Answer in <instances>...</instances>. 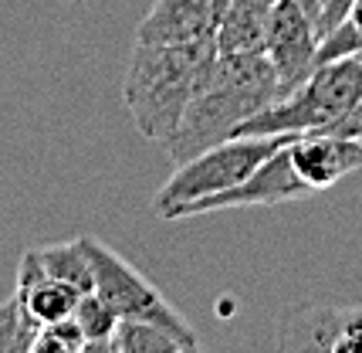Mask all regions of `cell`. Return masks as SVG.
I'll list each match as a JSON object with an SVG mask.
<instances>
[{"mask_svg": "<svg viewBox=\"0 0 362 353\" xmlns=\"http://www.w3.org/2000/svg\"><path fill=\"white\" fill-rule=\"evenodd\" d=\"M217 58V41H132L122 99L139 136L166 150L187 106L210 82Z\"/></svg>", "mask_w": 362, "mask_h": 353, "instance_id": "cell-1", "label": "cell"}, {"mask_svg": "<svg viewBox=\"0 0 362 353\" xmlns=\"http://www.w3.org/2000/svg\"><path fill=\"white\" fill-rule=\"evenodd\" d=\"M281 99V82L264 51H230L217 58V68L176 126L166 153L173 163H187L197 153L237 136L254 113Z\"/></svg>", "mask_w": 362, "mask_h": 353, "instance_id": "cell-2", "label": "cell"}, {"mask_svg": "<svg viewBox=\"0 0 362 353\" xmlns=\"http://www.w3.org/2000/svg\"><path fill=\"white\" fill-rule=\"evenodd\" d=\"M298 133H278V136H230L223 143L210 146L204 153H197L193 160L176 163L170 180L156 191L153 211L163 221H180L183 211L204 197L223 194L244 184L247 176L268 160L274 150L291 143Z\"/></svg>", "mask_w": 362, "mask_h": 353, "instance_id": "cell-3", "label": "cell"}, {"mask_svg": "<svg viewBox=\"0 0 362 353\" xmlns=\"http://www.w3.org/2000/svg\"><path fill=\"white\" fill-rule=\"evenodd\" d=\"M362 102V55H346L318 65L295 92L254 113L237 136H278V133H312L346 116Z\"/></svg>", "mask_w": 362, "mask_h": 353, "instance_id": "cell-4", "label": "cell"}, {"mask_svg": "<svg viewBox=\"0 0 362 353\" xmlns=\"http://www.w3.org/2000/svg\"><path fill=\"white\" fill-rule=\"evenodd\" d=\"M85 255L92 262L95 275V292L119 313V320H146L156 323L159 330H166L170 337H176L183 343V350H197V333L173 306L166 303V296L139 272L132 269L119 252H112L109 245H102L98 238H81Z\"/></svg>", "mask_w": 362, "mask_h": 353, "instance_id": "cell-5", "label": "cell"}, {"mask_svg": "<svg viewBox=\"0 0 362 353\" xmlns=\"http://www.w3.org/2000/svg\"><path fill=\"white\" fill-rule=\"evenodd\" d=\"M318 41H322V34H318L315 17L295 0H278L268 34H264V55L278 72L281 99L288 92H295L301 82L315 72Z\"/></svg>", "mask_w": 362, "mask_h": 353, "instance_id": "cell-6", "label": "cell"}, {"mask_svg": "<svg viewBox=\"0 0 362 353\" xmlns=\"http://www.w3.org/2000/svg\"><path fill=\"white\" fill-rule=\"evenodd\" d=\"M312 187L295 174L291 157H288V143L274 150L268 160L261 163L244 184H237L230 191L204 197L197 204L183 211V218H204L214 211H234V208H274V204H291V201H305L312 197Z\"/></svg>", "mask_w": 362, "mask_h": 353, "instance_id": "cell-7", "label": "cell"}, {"mask_svg": "<svg viewBox=\"0 0 362 353\" xmlns=\"http://www.w3.org/2000/svg\"><path fill=\"white\" fill-rule=\"evenodd\" d=\"M227 4L230 0H156L139 21L136 41H217Z\"/></svg>", "mask_w": 362, "mask_h": 353, "instance_id": "cell-8", "label": "cell"}, {"mask_svg": "<svg viewBox=\"0 0 362 353\" xmlns=\"http://www.w3.org/2000/svg\"><path fill=\"white\" fill-rule=\"evenodd\" d=\"M288 157H291L295 174L318 194L329 191L342 176L362 170V140L312 129V133H298L288 143Z\"/></svg>", "mask_w": 362, "mask_h": 353, "instance_id": "cell-9", "label": "cell"}, {"mask_svg": "<svg viewBox=\"0 0 362 353\" xmlns=\"http://www.w3.org/2000/svg\"><path fill=\"white\" fill-rule=\"evenodd\" d=\"M81 296H85V289H78L75 282H64V279L47 272L41 255H37V248L24 252L14 299L34 323L45 326V323H58V320L75 316Z\"/></svg>", "mask_w": 362, "mask_h": 353, "instance_id": "cell-10", "label": "cell"}, {"mask_svg": "<svg viewBox=\"0 0 362 353\" xmlns=\"http://www.w3.org/2000/svg\"><path fill=\"white\" fill-rule=\"evenodd\" d=\"M278 0H230L221 24V55L230 51H264L271 14Z\"/></svg>", "mask_w": 362, "mask_h": 353, "instance_id": "cell-11", "label": "cell"}, {"mask_svg": "<svg viewBox=\"0 0 362 353\" xmlns=\"http://www.w3.org/2000/svg\"><path fill=\"white\" fill-rule=\"evenodd\" d=\"M109 353H183V343L146 320H119L109 340Z\"/></svg>", "mask_w": 362, "mask_h": 353, "instance_id": "cell-12", "label": "cell"}, {"mask_svg": "<svg viewBox=\"0 0 362 353\" xmlns=\"http://www.w3.org/2000/svg\"><path fill=\"white\" fill-rule=\"evenodd\" d=\"M37 255H41V262H45V269L51 275H58L64 282H75V286L85 292L95 289L92 262L85 255L81 238L78 241H62V245H45V248H37Z\"/></svg>", "mask_w": 362, "mask_h": 353, "instance_id": "cell-13", "label": "cell"}, {"mask_svg": "<svg viewBox=\"0 0 362 353\" xmlns=\"http://www.w3.org/2000/svg\"><path fill=\"white\" fill-rule=\"evenodd\" d=\"M75 320H78L85 343H88L85 353H109V340L115 333V326H119V313L95 289L81 296L78 309H75Z\"/></svg>", "mask_w": 362, "mask_h": 353, "instance_id": "cell-14", "label": "cell"}, {"mask_svg": "<svg viewBox=\"0 0 362 353\" xmlns=\"http://www.w3.org/2000/svg\"><path fill=\"white\" fill-rule=\"evenodd\" d=\"M346 55H362V0H352L346 21L318 41L315 68L325 62H335V58H346Z\"/></svg>", "mask_w": 362, "mask_h": 353, "instance_id": "cell-15", "label": "cell"}, {"mask_svg": "<svg viewBox=\"0 0 362 353\" xmlns=\"http://www.w3.org/2000/svg\"><path fill=\"white\" fill-rule=\"evenodd\" d=\"M41 323H34L11 296L0 306V353H31Z\"/></svg>", "mask_w": 362, "mask_h": 353, "instance_id": "cell-16", "label": "cell"}, {"mask_svg": "<svg viewBox=\"0 0 362 353\" xmlns=\"http://www.w3.org/2000/svg\"><path fill=\"white\" fill-rule=\"evenodd\" d=\"M85 333L75 316L68 320H58V323H45L34 337V347L31 353H85Z\"/></svg>", "mask_w": 362, "mask_h": 353, "instance_id": "cell-17", "label": "cell"}, {"mask_svg": "<svg viewBox=\"0 0 362 353\" xmlns=\"http://www.w3.org/2000/svg\"><path fill=\"white\" fill-rule=\"evenodd\" d=\"M322 133H339V136H356V140H362V102H356V106H352L346 116H339L335 123L322 126Z\"/></svg>", "mask_w": 362, "mask_h": 353, "instance_id": "cell-18", "label": "cell"}, {"mask_svg": "<svg viewBox=\"0 0 362 353\" xmlns=\"http://www.w3.org/2000/svg\"><path fill=\"white\" fill-rule=\"evenodd\" d=\"M349 7H352V0H325V7H322V17H318V34L325 38L332 28H339V24L346 21Z\"/></svg>", "mask_w": 362, "mask_h": 353, "instance_id": "cell-19", "label": "cell"}, {"mask_svg": "<svg viewBox=\"0 0 362 353\" xmlns=\"http://www.w3.org/2000/svg\"><path fill=\"white\" fill-rule=\"evenodd\" d=\"M295 4H301V7H305V11H308V14L315 17H322V0H295Z\"/></svg>", "mask_w": 362, "mask_h": 353, "instance_id": "cell-20", "label": "cell"}, {"mask_svg": "<svg viewBox=\"0 0 362 353\" xmlns=\"http://www.w3.org/2000/svg\"><path fill=\"white\" fill-rule=\"evenodd\" d=\"M322 7H325V0H322Z\"/></svg>", "mask_w": 362, "mask_h": 353, "instance_id": "cell-21", "label": "cell"}]
</instances>
